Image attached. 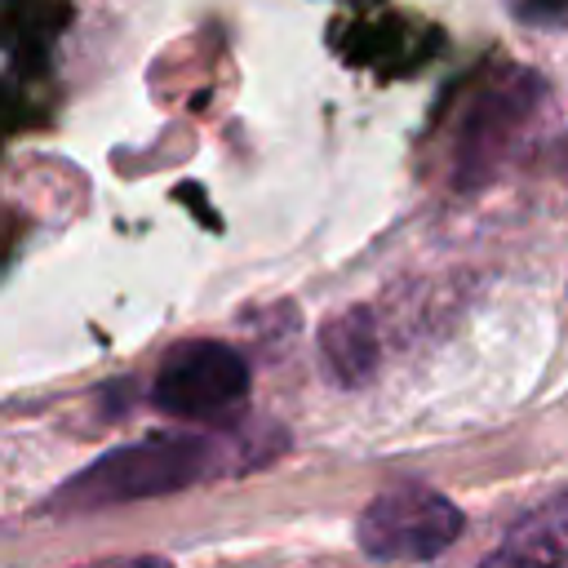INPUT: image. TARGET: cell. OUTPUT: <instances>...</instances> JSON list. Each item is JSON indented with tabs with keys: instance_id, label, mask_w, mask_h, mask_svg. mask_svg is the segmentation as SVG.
Here are the masks:
<instances>
[{
	"instance_id": "cell-6",
	"label": "cell",
	"mask_w": 568,
	"mask_h": 568,
	"mask_svg": "<svg viewBox=\"0 0 568 568\" xmlns=\"http://www.w3.org/2000/svg\"><path fill=\"white\" fill-rule=\"evenodd\" d=\"M488 564H568V493H555L537 510H528Z\"/></svg>"
},
{
	"instance_id": "cell-1",
	"label": "cell",
	"mask_w": 568,
	"mask_h": 568,
	"mask_svg": "<svg viewBox=\"0 0 568 568\" xmlns=\"http://www.w3.org/2000/svg\"><path fill=\"white\" fill-rule=\"evenodd\" d=\"M217 470V444L204 430H160L106 448L71 479H62L49 497L58 515H89L111 506H133L151 497H173Z\"/></svg>"
},
{
	"instance_id": "cell-3",
	"label": "cell",
	"mask_w": 568,
	"mask_h": 568,
	"mask_svg": "<svg viewBox=\"0 0 568 568\" xmlns=\"http://www.w3.org/2000/svg\"><path fill=\"white\" fill-rule=\"evenodd\" d=\"M253 368L231 342L191 337L164 351L151 377V404L178 422H217L248 399Z\"/></svg>"
},
{
	"instance_id": "cell-4",
	"label": "cell",
	"mask_w": 568,
	"mask_h": 568,
	"mask_svg": "<svg viewBox=\"0 0 568 568\" xmlns=\"http://www.w3.org/2000/svg\"><path fill=\"white\" fill-rule=\"evenodd\" d=\"M537 98H541V80L519 67L479 93L457 142V182H484V173L501 160V151L519 138V129L537 111Z\"/></svg>"
},
{
	"instance_id": "cell-2",
	"label": "cell",
	"mask_w": 568,
	"mask_h": 568,
	"mask_svg": "<svg viewBox=\"0 0 568 568\" xmlns=\"http://www.w3.org/2000/svg\"><path fill=\"white\" fill-rule=\"evenodd\" d=\"M466 519L462 510L426 484H395L382 488L355 519V541L377 564H426L439 559L457 537Z\"/></svg>"
},
{
	"instance_id": "cell-5",
	"label": "cell",
	"mask_w": 568,
	"mask_h": 568,
	"mask_svg": "<svg viewBox=\"0 0 568 568\" xmlns=\"http://www.w3.org/2000/svg\"><path fill=\"white\" fill-rule=\"evenodd\" d=\"M320 359H324V373L337 386L368 382L373 368H377V328H373V315L364 306L337 311L320 328Z\"/></svg>"
}]
</instances>
